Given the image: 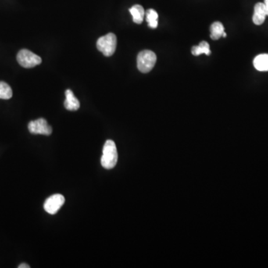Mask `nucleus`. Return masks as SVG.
Wrapping results in <instances>:
<instances>
[{
  "mask_svg": "<svg viewBox=\"0 0 268 268\" xmlns=\"http://www.w3.org/2000/svg\"><path fill=\"white\" fill-rule=\"evenodd\" d=\"M118 161V152L116 144L112 140H107L101 157V166L106 169H113Z\"/></svg>",
  "mask_w": 268,
  "mask_h": 268,
  "instance_id": "obj_1",
  "label": "nucleus"
},
{
  "mask_svg": "<svg viewBox=\"0 0 268 268\" xmlns=\"http://www.w3.org/2000/svg\"><path fill=\"white\" fill-rule=\"evenodd\" d=\"M157 62V55L151 50H143L137 56V67L143 73L152 70Z\"/></svg>",
  "mask_w": 268,
  "mask_h": 268,
  "instance_id": "obj_2",
  "label": "nucleus"
},
{
  "mask_svg": "<svg viewBox=\"0 0 268 268\" xmlns=\"http://www.w3.org/2000/svg\"><path fill=\"white\" fill-rule=\"evenodd\" d=\"M117 46V38L112 33L100 37L97 41V48L102 52L103 55L110 57L114 54Z\"/></svg>",
  "mask_w": 268,
  "mask_h": 268,
  "instance_id": "obj_3",
  "label": "nucleus"
},
{
  "mask_svg": "<svg viewBox=\"0 0 268 268\" xmlns=\"http://www.w3.org/2000/svg\"><path fill=\"white\" fill-rule=\"evenodd\" d=\"M18 63L24 68H32L42 63V59L28 49H22L16 56Z\"/></svg>",
  "mask_w": 268,
  "mask_h": 268,
  "instance_id": "obj_4",
  "label": "nucleus"
},
{
  "mask_svg": "<svg viewBox=\"0 0 268 268\" xmlns=\"http://www.w3.org/2000/svg\"><path fill=\"white\" fill-rule=\"evenodd\" d=\"M28 127H29V132L32 134L48 136L52 132L51 126L48 125L46 119L42 118L29 122Z\"/></svg>",
  "mask_w": 268,
  "mask_h": 268,
  "instance_id": "obj_5",
  "label": "nucleus"
},
{
  "mask_svg": "<svg viewBox=\"0 0 268 268\" xmlns=\"http://www.w3.org/2000/svg\"><path fill=\"white\" fill-rule=\"evenodd\" d=\"M65 198L62 194H55L47 198L44 207L46 212L51 215H55L64 204Z\"/></svg>",
  "mask_w": 268,
  "mask_h": 268,
  "instance_id": "obj_6",
  "label": "nucleus"
},
{
  "mask_svg": "<svg viewBox=\"0 0 268 268\" xmlns=\"http://www.w3.org/2000/svg\"><path fill=\"white\" fill-rule=\"evenodd\" d=\"M266 16L267 12L264 3L259 2V3L255 4L253 16H252L253 23L257 26H260L265 22Z\"/></svg>",
  "mask_w": 268,
  "mask_h": 268,
  "instance_id": "obj_7",
  "label": "nucleus"
},
{
  "mask_svg": "<svg viewBox=\"0 0 268 268\" xmlns=\"http://www.w3.org/2000/svg\"><path fill=\"white\" fill-rule=\"evenodd\" d=\"M66 100L64 101V107L68 110H77L80 108V102L79 99L75 96L73 92L71 90H66L65 92Z\"/></svg>",
  "mask_w": 268,
  "mask_h": 268,
  "instance_id": "obj_8",
  "label": "nucleus"
},
{
  "mask_svg": "<svg viewBox=\"0 0 268 268\" xmlns=\"http://www.w3.org/2000/svg\"><path fill=\"white\" fill-rule=\"evenodd\" d=\"M130 13L133 16V20L137 24H141L142 23L144 16H145V10L140 5H133L132 8L129 9Z\"/></svg>",
  "mask_w": 268,
  "mask_h": 268,
  "instance_id": "obj_9",
  "label": "nucleus"
},
{
  "mask_svg": "<svg viewBox=\"0 0 268 268\" xmlns=\"http://www.w3.org/2000/svg\"><path fill=\"white\" fill-rule=\"evenodd\" d=\"M253 65L257 70L261 72L268 71V54H262L255 57Z\"/></svg>",
  "mask_w": 268,
  "mask_h": 268,
  "instance_id": "obj_10",
  "label": "nucleus"
},
{
  "mask_svg": "<svg viewBox=\"0 0 268 268\" xmlns=\"http://www.w3.org/2000/svg\"><path fill=\"white\" fill-rule=\"evenodd\" d=\"M210 32L211 38L212 40H217L223 37V33L225 32L224 27L220 22H215L211 26Z\"/></svg>",
  "mask_w": 268,
  "mask_h": 268,
  "instance_id": "obj_11",
  "label": "nucleus"
},
{
  "mask_svg": "<svg viewBox=\"0 0 268 268\" xmlns=\"http://www.w3.org/2000/svg\"><path fill=\"white\" fill-rule=\"evenodd\" d=\"M191 53L194 56H198L201 54H205L206 55H210V47H209V44L205 42V41H202V42L200 43L199 45L192 47Z\"/></svg>",
  "mask_w": 268,
  "mask_h": 268,
  "instance_id": "obj_12",
  "label": "nucleus"
},
{
  "mask_svg": "<svg viewBox=\"0 0 268 268\" xmlns=\"http://www.w3.org/2000/svg\"><path fill=\"white\" fill-rule=\"evenodd\" d=\"M146 21L148 22V26L151 29H157L158 26V12L154 9H148L146 13Z\"/></svg>",
  "mask_w": 268,
  "mask_h": 268,
  "instance_id": "obj_13",
  "label": "nucleus"
},
{
  "mask_svg": "<svg viewBox=\"0 0 268 268\" xmlns=\"http://www.w3.org/2000/svg\"><path fill=\"white\" fill-rule=\"evenodd\" d=\"M13 95L12 88L7 83L0 81V98L1 99H10Z\"/></svg>",
  "mask_w": 268,
  "mask_h": 268,
  "instance_id": "obj_14",
  "label": "nucleus"
},
{
  "mask_svg": "<svg viewBox=\"0 0 268 268\" xmlns=\"http://www.w3.org/2000/svg\"><path fill=\"white\" fill-rule=\"evenodd\" d=\"M264 5H265V10H266L267 16H268V0H265Z\"/></svg>",
  "mask_w": 268,
  "mask_h": 268,
  "instance_id": "obj_15",
  "label": "nucleus"
},
{
  "mask_svg": "<svg viewBox=\"0 0 268 268\" xmlns=\"http://www.w3.org/2000/svg\"><path fill=\"white\" fill-rule=\"evenodd\" d=\"M18 268H30V266H29V265H27V264H21V265H19V266H18Z\"/></svg>",
  "mask_w": 268,
  "mask_h": 268,
  "instance_id": "obj_16",
  "label": "nucleus"
}]
</instances>
